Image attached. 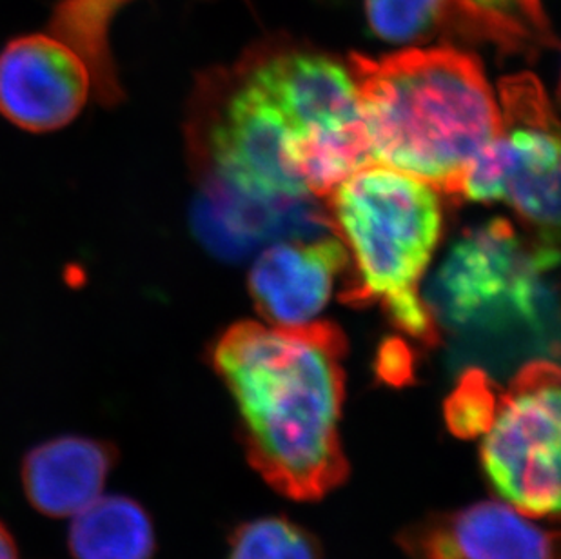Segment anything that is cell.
<instances>
[{"label": "cell", "instance_id": "cell-1", "mask_svg": "<svg viewBox=\"0 0 561 559\" xmlns=\"http://www.w3.org/2000/svg\"><path fill=\"white\" fill-rule=\"evenodd\" d=\"M345 336L334 323H237L213 349V367L237 403L245 458L295 502L344 486Z\"/></svg>", "mask_w": 561, "mask_h": 559}, {"label": "cell", "instance_id": "cell-2", "mask_svg": "<svg viewBox=\"0 0 561 559\" xmlns=\"http://www.w3.org/2000/svg\"><path fill=\"white\" fill-rule=\"evenodd\" d=\"M375 164L460 196L461 180L500 127L482 66L455 46L347 60Z\"/></svg>", "mask_w": 561, "mask_h": 559}, {"label": "cell", "instance_id": "cell-3", "mask_svg": "<svg viewBox=\"0 0 561 559\" xmlns=\"http://www.w3.org/2000/svg\"><path fill=\"white\" fill-rule=\"evenodd\" d=\"M439 191L386 166L360 169L328 196V220L353 276L342 300L378 306L403 334L435 345L436 318L420 296L442 232Z\"/></svg>", "mask_w": 561, "mask_h": 559}, {"label": "cell", "instance_id": "cell-4", "mask_svg": "<svg viewBox=\"0 0 561 559\" xmlns=\"http://www.w3.org/2000/svg\"><path fill=\"white\" fill-rule=\"evenodd\" d=\"M240 62L291 127L295 160L311 195L328 196L375 166L347 62L289 41L260 44Z\"/></svg>", "mask_w": 561, "mask_h": 559}, {"label": "cell", "instance_id": "cell-5", "mask_svg": "<svg viewBox=\"0 0 561 559\" xmlns=\"http://www.w3.org/2000/svg\"><path fill=\"white\" fill-rule=\"evenodd\" d=\"M186 142L198 182L259 198L312 196L298 171L291 127L242 62L198 79Z\"/></svg>", "mask_w": 561, "mask_h": 559}, {"label": "cell", "instance_id": "cell-6", "mask_svg": "<svg viewBox=\"0 0 561 559\" xmlns=\"http://www.w3.org/2000/svg\"><path fill=\"white\" fill-rule=\"evenodd\" d=\"M500 127L461 180L460 196L505 202L535 231L538 248L558 253L560 127L540 80L518 75L500 84Z\"/></svg>", "mask_w": 561, "mask_h": 559}, {"label": "cell", "instance_id": "cell-7", "mask_svg": "<svg viewBox=\"0 0 561 559\" xmlns=\"http://www.w3.org/2000/svg\"><path fill=\"white\" fill-rule=\"evenodd\" d=\"M560 369L536 360L500 396L499 414L480 447L491 491L536 520L560 514Z\"/></svg>", "mask_w": 561, "mask_h": 559}, {"label": "cell", "instance_id": "cell-8", "mask_svg": "<svg viewBox=\"0 0 561 559\" xmlns=\"http://www.w3.org/2000/svg\"><path fill=\"white\" fill-rule=\"evenodd\" d=\"M560 254L527 248L513 226L494 220L467 232L445 260L435 284V309L450 326L489 322L516 312L533 320L540 307V276Z\"/></svg>", "mask_w": 561, "mask_h": 559}, {"label": "cell", "instance_id": "cell-9", "mask_svg": "<svg viewBox=\"0 0 561 559\" xmlns=\"http://www.w3.org/2000/svg\"><path fill=\"white\" fill-rule=\"evenodd\" d=\"M93 96L84 58L55 33H30L0 52V115L27 133L69 126Z\"/></svg>", "mask_w": 561, "mask_h": 559}, {"label": "cell", "instance_id": "cell-10", "mask_svg": "<svg viewBox=\"0 0 561 559\" xmlns=\"http://www.w3.org/2000/svg\"><path fill=\"white\" fill-rule=\"evenodd\" d=\"M409 559H558V534L505 502L433 512L397 538Z\"/></svg>", "mask_w": 561, "mask_h": 559}, {"label": "cell", "instance_id": "cell-11", "mask_svg": "<svg viewBox=\"0 0 561 559\" xmlns=\"http://www.w3.org/2000/svg\"><path fill=\"white\" fill-rule=\"evenodd\" d=\"M193 226L222 259H244L284 240H309L331 231L328 215L306 198H259L220 182H198Z\"/></svg>", "mask_w": 561, "mask_h": 559}, {"label": "cell", "instance_id": "cell-12", "mask_svg": "<svg viewBox=\"0 0 561 559\" xmlns=\"http://www.w3.org/2000/svg\"><path fill=\"white\" fill-rule=\"evenodd\" d=\"M376 37L392 44L447 43L493 46L503 55L535 57L549 48L527 27L489 11L474 0H366Z\"/></svg>", "mask_w": 561, "mask_h": 559}, {"label": "cell", "instance_id": "cell-13", "mask_svg": "<svg viewBox=\"0 0 561 559\" xmlns=\"http://www.w3.org/2000/svg\"><path fill=\"white\" fill-rule=\"evenodd\" d=\"M347 264L344 243L334 235L271 243L251 270V296L273 326L312 322L328 306L334 280Z\"/></svg>", "mask_w": 561, "mask_h": 559}, {"label": "cell", "instance_id": "cell-14", "mask_svg": "<svg viewBox=\"0 0 561 559\" xmlns=\"http://www.w3.org/2000/svg\"><path fill=\"white\" fill-rule=\"evenodd\" d=\"M117 459V447L106 440L77 434L49 438L24 454L22 489L44 516H75L101 497Z\"/></svg>", "mask_w": 561, "mask_h": 559}, {"label": "cell", "instance_id": "cell-15", "mask_svg": "<svg viewBox=\"0 0 561 559\" xmlns=\"http://www.w3.org/2000/svg\"><path fill=\"white\" fill-rule=\"evenodd\" d=\"M68 549L71 559H153V520L133 498L99 497L75 514Z\"/></svg>", "mask_w": 561, "mask_h": 559}, {"label": "cell", "instance_id": "cell-16", "mask_svg": "<svg viewBox=\"0 0 561 559\" xmlns=\"http://www.w3.org/2000/svg\"><path fill=\"white\" fill-rule=\"evenodd\" d=\"M129 0H62L55 8L51 33L73 46L93 77V99L106 107L124 101L123 84L110 46L113 16Z\"/></svg>", "mask_w": 561, "mask_h": 559}, {"label": "cell", "instance_id": "cell-17", "mask_svg": "<svg viewBox=\"0 0 561 559\" xmlns=\"http://www.w3.org/2000/svg\"><path fill=\"white\" fill-rule=\"evenodd\" d=\"M228 559H322V545L289 517H256L231 533Z\"/></svg>", "mask_w": 561, "mask_h": 559}, {"label": "cell", "instance_id": "cell-18", "mask_svg": "<svg viewBox=\"0 0 561 559\" xmlns=\"http://www.w3.org/2000/svg\"><path fill=\"white\" fill-rule=\"evenodd\" d=\"M500 396L499 387L483 370H466L445 400L449 433L460 440L482 438L499 414Z\"/></svg>", "mask_w": 561, "mask_h": 559}, {"label": "cell", "instance_id": "cell-19", "mask_svg": "<svg viewBox=\"0 0 561 559\" xmlns=\"http://www.w3.org/2000/svg\"><path fill=\"white\" fill-rule=\"evenodd\" d=\"M474 2L483 5L485 10L505 16L508 21L516 22L519 26L527 27L549 48L557 46V38H554L541 0H474Z\"/></svg>", "mask_w": 561, "mask_h": 559}, {"label": "cell", "instance_id": "cell-20", "mask_svg": "<svg viewBox=\"0 0 561 559\" xmlns=\"http://www.w3.org/2000/svg\"><path fill=\"white\" fill-rule=\"evenodd\" d=\"M376 373L391 386H405L413 380V358L402 343H389L386 349H381Z\"/></svg>", "mask_w": 561, "mask_h": 559}, {"label": "cell", "instance_id": "cell-21", "mask_svg": "<svg viewBox=\"0 0 561 559\" xmlns=\"http://www.w3.org/2000/svg\"><path fill=\"white\" fill-rule=\"evenodd\" d=\"M0 559H19L15 538L2 520H0Z\"/></svg>", "mask_w": 561, "mask_h": 559}]
</instances>
